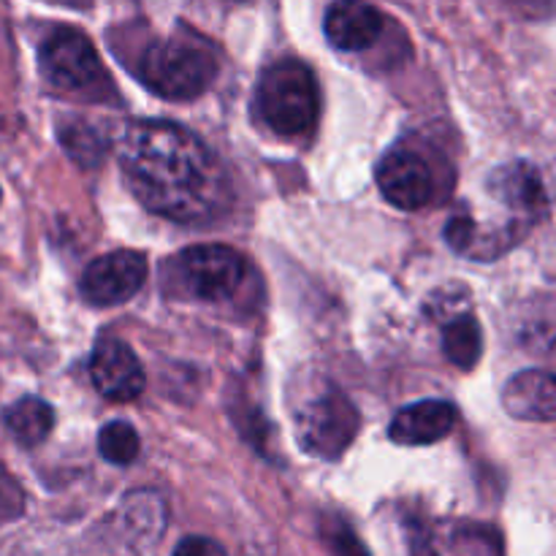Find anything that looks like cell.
Wrapping results in <instances>:
<instances>
[{"instance_id": "obj_1", "label": "cell", "mask_w": 556, "mask_h": 556, "mask_svg": "<svg viewBox=\"0 0 556 556\" xmlns=\"http://www.w3.org/2000/svg\"><path fill=\"white\" fill-rule=\"evenodd\" d=\"M125 185L144 210L177 223L215 220L231 201L220 157L182 125L130 119L114 136Z\"/></svg>"}, {"instance_id": "obj_2", "label": "cell", "mask_w": 556, "mask_h": 556, "mask_svg": "<svg viewBox=\"0 0 556 556\" xmlns=\"http://www.w3.org/2000/svg\"><path fill=\"white\" fill-rule=\"evenodd\" d=\"M134 71L155 96L166 101H193L215 85L220 65L204 41L172 36L147 43Z\"/></svg>"}, {"instance_id": "obj_3", "label": "cell", "mask_w": 556, "mask_h": 556, "mask_svg": "<svg viewBox=\"0 0 556 556\" xmlns=\"http://www.w3.org/2000/svg\"><path fill=\"white\" fill-rule=\"evenodd\" d=\"M253 106L261 123L277 136H286V139L307 136L318 123L320 112L315 74L302 60H277L261 74Z\"/></svg>"}, {"instance_id": "obj_4", "label": "cell", "mask_w": 556, "mask_h": 556, "mask_svg": "<svg viewBox=\"0 0 556 556\" xmlns=\"http://www.w3.org/2000/svg\"><path fill=\"white\" fill-rule=\"evenodd\" d=\"M38 68L54 90L79 101H117L114 81L90 38L76 27H54L38 49Z\"/></svg>"}, {"instance_id": "obj_5", "label": "cell", "mask_w": 556, "mask_h": 556, "mask_svg": "<svg viewBox=\"0 0 556 556\" xmlns=\"http://www.w3.org/2000/svg\"><path fill=\"white\" fill-rule=\"evenodd\" d=\"M293 427L304 454L318 459H340L356 440L362 416L345 391L320 378L293 407Z\"/></svg>"}, {"instance_id": "obj_6", "label": "cell", "mask_w": 556, "mask_h": 556, "mask_svg": "<svg viewBox=\"0 0 556 556\" xmlns=\"http://www.w3.org/2000/svg\"><path fill=\"white\" fill-rule=\"evenodd\" d=\"M166 269L174 293L210 304L239 299L253 277L244 255L226 244H195L182 250Z\"/></svg>"}, {"instance_id": "obj_7", "label": "cell", "mask_w": 556, "mask_h": 556, "mask_svg": "<svg viewBox=\"0 0 556 556\" xmlns=\"http://www.w3.org/2000/svg\"><path fill=\"white\" fill-rule=\"evenodd\" d=\"M375 179L383 199L396 210H424L438 195V174L432 163L413 147H394L386 152L375 168Z\"/></svg>"}, {"instance_id": "obj_8", "label": "cell", "mask_w": 556, "mask_h": 556, "mask_svg": "<svg viewBox=\"0 0 556 556\" xmlns=\"http://www.w3.org/2000/svg\"><path fill=\"white\" fill-rule=\"evenodd\" d=\"M147 282V255L136 250H114L85 269L79 293L92 307H117L130 302Z\"/></svg>"}, {"instance_id": "obj_9", "label": "cell", "mask_w": 556, "mask_h": 556, "mask_svg": "<svg viewBox=\"0 0 556 556\" xmlns=\"http://www.w3.org/2000/svg\"><path fill=\"white\" fill-rule=\"evenodd\" d=\"M486 193L510 212L519 226L530 228L548 210V190L541 172L530 163H508L486 179Z\"/></svg>"}, {"instance_id": "obj_10", "label": "cell", "mask_w": 556, "mask_h": 556, "mask_svg": "<svg viewBox=\"0 0 556 556\" xmlns=\"http://www.w3.org/2000/svg\"><path fill=\"white\" fill-rule=\"evenodd\" d=\"M90 378L98 394L112 402H134L144 391V369L136 353L117 337H101L96 342Z\"/></svg>"}, {"instance_id": "obj_11", "label": "cell", "mask_w": 556, "mask_h": 556, "mask_svg": "<svg viewBox=\"0 0 556 556\" xmlns=\"http://www.w3.org/2000/svg\"><path fill=\"white\" fill-rule=\"evenodd\" d=\"M326 38L340 52H364L386 30V16L369 3H334L324 20Z\"/></svg>"}, {"instance_id": "obj_12", "label": "cell", "mask_w": 556, "mask_h": 556, "mask_svg": "<svg viewBox=\"0 0 556 556\" xmlns=\"http://www.w3.org/2000/svg\"><path fill=\"white\" fill-rule=\"evenodd\" d=\"M456 427V407L443 400H424L402 407L389 427L396 445H432L448 438Z\"/></svg>"}, {"instance_id": "obj_13", "label": "cell", "mask_w": 556, "mask_h": 556, "mask_svg": "<svg viewBox=\"0 0 556 556\" xmlns=\"http://www.w3.org/2000/svg\"><path fill=\"white\" fill-rule=\"evenodd\" d=\"M503 405L519 421H556V372L527 369L503 389Z\"/></svg>"}, {"instance_id": "obj_14", "label": "cell", "mask_w": 556, "mask_h": 556, "mask_svg": "<svg viewBox=\"0 0 556 556\" xmlns=\"http://www.w3.org/2000/svg\"><path fill=\"white\" fill-rule=\"evenodd\" d=\"M5 427L16 443L33 448V445H41L52 432L54 410L49 402L38 396H25L5 410Z\"/></svg>"}, {"instance_id": "obj_15", "label": "cell", "mask_w": 556, "mask_h": 556, "mask_svg": "<svg viewBox=\"0 0 556 556\" xmlns=\"http://www.w3.org/2000/svg\"><path fill=\"white\" fill-rule=\"evenodd\" d=\"M443 351L451 364L459 369H472L483 356V331L478 318L462 313L443 326Z\"/></svg>"}, {"instance_id": "obj_16", "label": "cell", "mask_w": 556, "mask_h": 556, "mask_svg": "<svg viewBox=\"0 0 556 556\" xmlns=\"http://www.w3.org/2000/svg\"><path fill=\"white\" fill-rule=\"evenodd\" d=\"M58 139L68 150V155L85 168H96L103 161V155H106V139L85 119H65V123H60Z\"/></svg>"}, {"instance_id": "obj_17", "label": "cell", "mask_w": 556, "mask_h": 556, "mask_svg": "<svg viewBox=\"0 0 556 556\" xmlns=\"http://www.w3.org/2000/svg\"><path fill=\"white\" fill-rule=\"evenodd\" d=\"M141 451V440L136 429L125 421H112L98 432V454L112 465H130Z\"/></svg>"}, {"instance_id": "obj_18", "label": "cell", "mask_w": 556, "mask_h": 556, "mask_svg": "<svg viewBox=\"0 0 556 556\" xmlns=\"http://www.w3.org/2000/svg\"><path fill=\"white\" fill-rule=\"evenodd\" d=\"M22 514H25V492L20 481L0 465V525L20 519Z\"/></svg>"}, {"instance_id": "obj_19", "label": "cell", "mask_w": 556, "mask_h": 556, "mask_svg": "<svg viewBox=\"0 0 556 556\" xmlns=\"http://www.w3.org/2000/svg\"><path fill=\"white\" fill-rule=\"evenodd\" d=\"M174 556H228V554L226 548H223L217 541H212V538L193 535V538H182V541L177 543Z\"/></svg>"}]
</instances>
